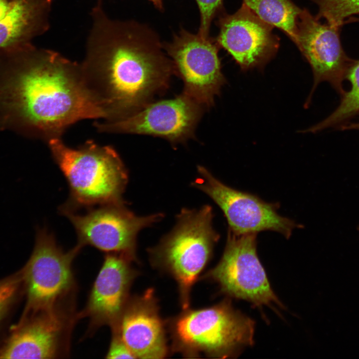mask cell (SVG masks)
Returning a JSON list of instances; mask_svg holds the SVG:
<instances>
[{
  "label": "cell",
  "mask_w": 359,
  "mask_h": 359,
  "mask_svg": "<svg viewBox=\"0 0 359 359\" xmlns=\"http://www.w3.org/2000/svg\"><path fill=\"white\" fill-rule=\"evenodd\" d=\"M82 248L77 244L65 251L46 229L37 230L33 252L21 273L27 297L24 314L76 308L72 264Z\"/></svg>",
  "instance_id": "obj_4"
},
{
  "label": "cell",
  "mask_w": 359,
  "mask_h": 359,
  "mask_svg": "<svg viewBox=\"0 0 359 359\" xmlns=\"http://www.w3.org/2000/svg\"><path fill=\"white\" fill-rule=\"evenodd\" d=\"M130 259L117 253L104 256L86 306L78 314L79 319H88V335L102 326L111 328L117 324L128 303L129 290L134 275Z\"/></svg>",
  "instance_id": "obj_15"
},
{
  "label": "cell",
  "mask_w": 359,
  "mask_h": 359,
  "mask_svg": "<svg viewBox=\"0 0 359 359\" xmlns=\"http://www.w3.org/2000/svg\"><path fill=\"white\" fill-rule=\"evenodd\" d=\"M318 6L317 18H324L327 23L341 27L348 18L359 14V0H312Z\"/></svg>",
  "instance_id": "obj_20"
},
{
  "label": "cell",
  "mask_w": 359,
  "mask_h": 359,
  "mask_svg": "<svg viewBox=\"0 0 359 359\" xmlns=\"http://www.w3.org/2000/svg\"><path fill=\"white\" fill-rule=\"evenodd\" d=\"M111 330L118 333L135 358L161 359L166 354L162 323L155 310L145 302L128 303Z\"/></svg>",
  "instance_id": "obj_16"
},
{
  "label": "cell",
  "mask_w": 359,
  "mask_h": 359,
  "mask_svg": "<svg viewBox=\"0 0 359 359\" xmlns=\"http://www.w3.org/2000/svg\"><path fill=\"white\" fill-rule=\"evenodd\" d=\"M95 28L80 64L84 81L105 114L126 118L166 90L175 73L171 59L150 29L136 23H102Z\"/></svg>",
  "instance_id": "obj_1"
},
{
  "label": "cell",
  "mask_w": 359,
  "mask_h": 359,
  "mask_svg": "<svg viewBox=\"0 0 359 359\" xmlns=\"http://www.w3.org/2000/svg\"><path fill=\"white\" fill-rule=\"evenodd\" d=\"M83 214L75 211L61 213L74 227L77 244L93 247L106 253H117L132 259L136 237L144 227L159 220L160 214L146 216L134 214L125 203H109L88 208Z\"/></svg>",
  "instance_id": "obj_9"
},
{
  "label": "cell",
  "mask_w": 359,
  "mask_h": 359,
  "mask_svg": "<svg viewBox=\"0 0 359 359\" xmlns=\"http://www.w3.org/2000/svg\"><path fill=\"white\" fill-rule=\"evenodd\" d=\"M212 275L222 290L255 307L284 306L272 289L257 253V234L237 235L228 231L221 260Z\"/></svg>",
  "instance_id": "obj_10"
},
{
  "label": "cell",
  "mask_w": 359,
  "mask_h": 359,
  "mask_svg": "<svg viewBox=\"0 0 359 359\" xmlns=\"http://www.w3.org/2000/svg\"><path fill=\"white\" fill-rule=\"evenodd\" d=\"M216 40L182 29L165 48L175 73L183 81L182 93L204 109L214 104L215 97L226 83Z\"/></svg>",
  "instance_id": "obj_8"
},
{
  "label": "cell",
  "mask_w": 359,
  "mask_h": 359,
  "mask_svg": "<svg viewBox=\"0 0 359 359\" xmlns=\"http://www.w3.org/2000/svg\"><path fill=\"white\" fill-rule=\"evenodd\" d=\"M19 50L6 89L14 109L34 133L48 142L61 138L80 120L105 119L85 84L80 64L29 44Z\"/></svg>",
  "instance_id": "obj_2"
},
{
  "label": "cell",
  "mask_w": 359,
  "mask_h": 359,
  "mask_svg": "<svg viewBox=\"0 0 359 359\" xmlns=\"http://www.w3.org/2000/svg\"><path fill=\"white\" fill-rule=\"evenodd\" d=\"M152 1L156 7L162 9L163 8L162 0H149Z\"/></svg>",
  "instance_id": "obj_26"
},
{
  "label": "cell",
  "mask_w": 359,
  "mask_h": 359,
  "mask_svg": "<svg viewBox=\"0 0 359 359\" xmlns=\"http://www.w3.org/2000/svg\"><path fill=\"white\" fill-rule=\"evenodd\" d=\"M348 20L350 22H351V21H359V17H353L352 18L351 17V18H349Z\"/></svg>",
  "instance_id": "obj_27"
},
{
  "label": "cell",
  "mask_w": 359,
  "mask_h": 359,
  "mask_svg": "<svg viewBox=\"0 0 359 359\" xmlns=\"http://www.w3.org/2000/svg\"><path fill=\"white\" fill-rule=\"evenodd\" d=\"M340 128L342 130L352 129L359 130V122L342 126Z\"/></svg>",
  "instance_id": "obj_25"
},
{
  "label": "cell",
  "mask_w": 359,
  "mask_h": 359,
  "mask_svg": "<svg viewBox=\"0 0 359 359\" xmlns=\"http://www.w3.org/2000/svg\"><path fill=\"white\" fill-rule=\"evenodd\" d=\"M105 358L107 359L135 358L118 333L115 330H111V341Z\"/></svg>",
  "instance_id": "obj_23"
},
{
  "label": "cell",
  "mask_w": 359,
  "mask_h": 359,
  "mask_svg": "<svg viewBox=\"0 0 359 359\" xmlns=\"http://www.w3.org/2000/svg\"><path fill=\"white\" fill-rule=\"evenodd\" d=\"M345 78L350 82L351 88L342 95L339 106L327 118L304 132L315 133L335 126L359 113V60H353L347 69Z\"/></svg>",
  "instance_id": "obj_19"
},
{
  "label": "cell",
  "mask_w": 359,
  "mask_h": 359,
  "mask_svg": "<svg viewBox=\"0 0 359 359\" xmlns=\"http://www.w3.org/2000/svg\"><path fill=\"white\" fill-rule=\"evenodd\" d=\"M208 205L183 210L173 230L163 240L159 254L178 280L186 305L187 294L205 265L219 235L212 227Z\"/></svg>",
  "instance_id": "obj_6"
},
{
  "label": "cell",
  "mask_w": 359,
  "mask_h": 359,
  "mask_svg": "<svg viewBox=\"0 0 359 359\" xmlns=\"http://www.w3.org/2000/svg\"><path fill=\"white\" fill-rule=\"evenodd\" d=\"M340 28L321 23L306 9H302L299 16L296 45L310 64L314 75L307 105L321 82H328L341 96L345 92L343 82L353 60L347 56L342 46Z\"/></svg>",
  "instance_id": "obj_13"
},
{
  "label": "cell",
  "mask_w": 359,
  "mask_h": 359,
  "mask_svg": "<svg viewBox=\"0 0 359 359\" xmlns=\"http://www.w3.org/2000/svg\"><path fill=\"white\" fill-rule=\"evenodd\" d=\"M78 314L75 309H61L24 315L0 349V359L67 358Z\"/></svg>",
  "instance_id": "obj_12"
},
{
  "label": "cell",
  "mask_w": 359,
  "mask_h": 359,
  "mask_svg": "<svg viewBox=\"0 0 359 359\" xmlns=\"http://www.w3.org/2000/svg\"><path fill=\"white\" fill-rule=\"evenodd\" d=\"M260 19L282 30L296 44L297 23L302 9L291 0H243Z\"/></svg>",
  "instance_id": "obj_18"
},
{
  "label": "cell",
  "mask_w": 359,
  "mask_h": 359,
  "mask_svg": "<svg viewBox=\"0 0 359 359\" xmlns=\"http://www.w3.org/2000/svg\"><path fill=\"white\" fill-rule=\"evenodd\" d=\"M204 108L182 92L174 98L152 102L139 112L116 121L95 122L99 132L149 135L172 144L194 136Z\"/></svg>",
  "instance_id": "obj_11"
},
{
  "label": "cell",
  "mask_w": 359,
  "mask_h": 359,
  "mask_svg": "<svg viewBox=\"0 0 359 359\" xmlns=\"http://www.w3.org/2000/svg\"><path fill=\"white\" fill-rule=\"evenodd\" d=\"M51 0H11V8L0 20V50L29 44L45 28L46 15Z\"/></svg>",
  "instance_id": "obj_17"
},
{
  "label": "cell",
  "mask_w": 359,
  "mask_h": 359,
  "mask_svg": "<svg viewBox=\"0 0 359 359\" xmlns=\"http://www.w3.org/2000/svg\"><path fill=\"white\" fill-rule=\"evenodd\" d=\"M22 282L21 273L0 281V320L13 300Z\"/></svg>",
  "instance_id": "obj_22"
},
{
  "label": "cell",
  "mask_w": 359,
  "mask_h": 359,
  "mask_svg": "<svg viewBox=\"0 0 359 359\" xmlns=\"http://www.w3.org/2000/svg\"><path fill=\"white\" fill-rule=\"evenodd\" d=\"M254 328L253 320L226 302L185 315L176 331L187 347L227 357L254 344Z\"/></svg>",
  "instance_id": "obj_5"
},
{
  "label": "cell",
  "mask_w": 359,
  "mask_h": 359,
  "mask_svg": "<svg viewBox=\"0 0 359 359\" xmlns=\"http://www.w3.org/2000/svg\"><path fill=\"white\" fill-rule=\"evenodd\" d=\"M198 177L192 185L209 196L226 218L229 230L237 234L263 231L277 232L288 239L294 229L302 226L277 212V203L265 201L256 195L232 188L199 166Z\"/></svg>",
  "instance_id": "obj_7"
},
{
  "label": "cell",
  "mask_w": 359,
  "mask_h": 359,
  "mask_svg": "<svg viewBox=\"0 0 359 359\" xmlns=\"http://www.w3.org/2000/svg\"><path fill=\"white\" fill-rule=\"evenodd\" d=\"M47 143L69 188V199L59 208L60 213L124 202L122 195L128 180V172L113 147L88 140L73 148L61 138Z\"/></svg>",
  "instance_id": "obj_3"
},
{
  "label": "cell",
  "mask_w": 359,
  "mask_h": 359,
  "mask_svg": "<svg viewBox=\"0 0 359 359\" xmlns=\"http://www.w3.org/2000/svg\"><path fill=\"white\" fill-rule=\"evenodd\" d=\"M11 0H0V20L3 19L9 11Z\"/></svg>",
  "instance_id": "obj_24"
},
{
  "label": "cell",
  "mask_w": 359,
  "mask_h": 359,
  "mask_svg": "<svg viewBox=\"0 0 359 359\" xmlns=\"http://www.w3.org/2000/svg\"><path fill=\"white\" fill-rule=\"evenodd\" d=\"M198 5L200 23L198 33L201 36L209 37L211 22L223 8V0H195Z\"/></svg>",
  "instance_id": "obj_21"
},
{
  "label": "cell",
  "mask_w": 359,
  "mask_h": 359,
  "mask_svg": "<svg viewBox=\"0 0 359 359\" xmlns=\"http://www.w3.org/2000/svg\"><path fill=\"white\" fill-rule=\"evenodd\" d=\"M216 42L244 71L262 70L275 56L279 39L273 26L256 15L244 3L235 13L221 15Z\"/></svg>",
  "instance_id": "obj_14"
}]
</instances>
